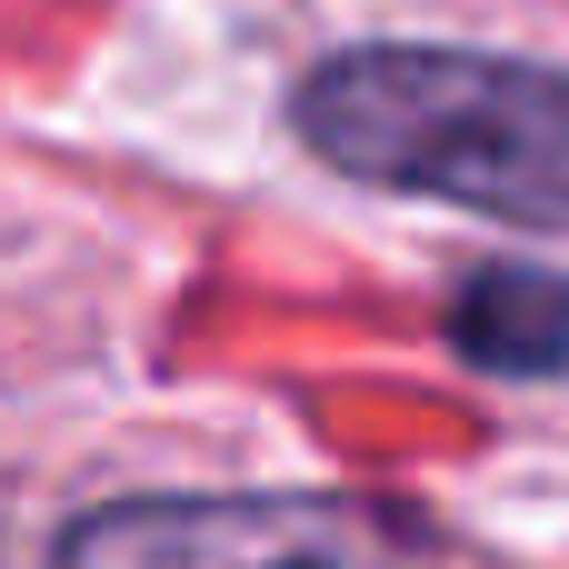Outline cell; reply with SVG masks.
Returning a JSON list of instances; mask_svg holds the SVG:
<instances>
[{
	"label": "cell",
	"instance_id": "2",
	"mask_svg": "<svg viewBox=\"0 0 569 569\" xmlns=\"http://www.w3.org/2000/svg\"><path fill=\"white\" fill-rule=\"evenodd\" d=\"M60 569H440L400 520L360 500L260 490V500H120L90 510Z\"/></svg>",
	"mask_w": 569,
	"mask_h": 569
},
{
	"label": "cell",
	"instance_id": "1",
	"mask_svg": "<svg viewBox=\"0 0 569 569\" xmlns=\"http://www.w3.org/2000/svg\"><path fill=\"white\" fill-rule=\"evenodd\" d=\"M300 140L380 190H420L510 230H569V70L500 50L380 40L300 90Z\"/></svg>",
	"mask_w": 569,
	"mask_h": 569
},
{
	"label": "cell",
	"instance_id": "3",
	"mask_svg": "<svg viewBox=\"0 0 569 569\" xmlns=\"http://www.w3.org/2000/svg\"><path fill=\"white\" fill-rule=\"evenodd\" d=\"M450 340H460V360H480V370L550 380V370H569V280L540 270V260L470 270L460 300H450Z\"/></svg>",
	"mask_w": 569,
	"mask_h": 569
}]
</instances>
